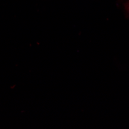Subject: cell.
I'll list each match as a JSON object with an SVG mask.
<instances>
[{"mask_svg":"<svg viewBox=\"0 0 129 129\" xmlns=\"http://www.w3.org/2000/svg\"><path fill=\"white\" fill-rule=\"evenodd\" d=\"M125 7H126V9L128 11V13H129V2L126 4V6Z\"/></svg>","mask_w":129,"mask_h":129,"instance_id":"6da1fadb","label":"cell"}]
</instances>
